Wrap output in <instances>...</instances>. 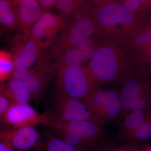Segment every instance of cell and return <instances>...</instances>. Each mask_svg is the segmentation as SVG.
Returning <instances> with one entry per match:
<instances>
[{"label":"cell","instance_id":"obj_1","mask_svg":"<svg viewBox=\"0 0 151 151\" xmlns=\"http://www.w3.org/2000/svg\"><path fill=\"white\" fill-rule=\"evenodd\" d=\"M95 85H122L137 68L134 55L127 44L97 40L96 52L86 65Z\"/></svg>","mask_w":151,"mask_h":151},{"label":"cell","instance_id":"obj_2","mask_svg":"<svg viewBox=\"0 0 151 151\" xmlns=\"http://www.w3.org/2000/svg\"><path fill=\"white\" fill-rule=\"evenodd\" d=\"M88 14L94 22L95 35L129 45L134 36L149 23L145 17L133 14L119 0H92Z\"/></svg>","mask_w":151,"mask_h":151},{"label":"cell","instance_id":"obj_3","mask_svg":"<svg viewBox=\"0 0 151 151\" xmlns=\"http://www.w3.org/2000/svg\"><path fill=\"white\" fill-rule=\"evenodd\" d=\"M58 94L84 101L96 86L86 65L58 70Z\"/></svg>","mask_w":151,"mask_h":151},{"label":"cell","instance_id":"obj_4","mask_svg":"<svg viewBox=\"0 0 151 151\" xmlns=\"http://www.w3.org/2000/svg\"><path fill=\"white\" fill-rule=\"evenodd\" d=\"M94 22L89 14L68 22L51 44L50 56L57 58L61 52L75 47L81 40L95 35Z\"/></svg>","mask_w":151,"mask_h":151},{"label":"cell","instance_id":"obj_5","mask_svg":"<svg viewBox=\"0 0 151 151\" xmlns=\"http://www.w3.org/2000/svg\"><path fill=\"white\" fill-rule=\"evenodd\" d=\"M64 141L77 151H84L94 145L101 132L98 124L88 121L57 122Z\"/></svg>","mask_w":151,"mask_h":151},{"label":"cell","instance_id":"obj_6","mask_svg":"<svg viewBox=\"0 0 151 151\" xmlns=\"http://www.w3.org/2000/svg\"><path fill=\"white\" fill-rule=\"evenodd\" d=\"M51 44L50 41L37 40L24 34L16 36L12 42L15 70L28 68L35 62L41 51Z\"/></svg>","mask_w":151,"mask_h":151},{"label":"cell","instance_id":"obj_7","mask_svg":"<svg viewBox=\"0 0 151 151\" xmlns=\"http://www.w3.org/2000/svg\"><path fill=\"white\" fill-rule=\"evenodd\" d=\"M151 85V78L145 68H137L134 73L122 84L120 101L122 111L120 119L129 112L133 102Z\"/></svg>","mask_w":151,"mask_h":151},{"label":"cell","instance_id":"obj_8","mask_svg":"<svg viewBox=\"0 0 151 151\" xmlns=\"http://www.w3.org/2000/svg\"><path fill=\"white\" fill-rule=\"evenodd\" d=\"M4 117L6 122L16 128L53 123L48 116L38 113L28 104L11 103Z\"/></svg>","mask_w":151,"mask_h":151},{"label":"cell","instance_id":"obj_9","mask_svg":"<svg viewBox=\"0 0 151 151\" xmlns=\"http://www.w3.org/2000/svg\"><path fill=\"white\" fill-rule=\"evenodd\" d=\"M56 103L59 120L67 122L83 120L98 124L84 101L58 94Z\"/></svg>","mask_w":151,"mask_h":151},{"label":"cell","instance_id":"obj_10","mask_svg":"<svg viewBox=\"0 0 151 151\" xmlns=\"http://www.w3.org/2000/svg\"><path fill=\"white\" fill-rule=\"evenodd\" d=\"M68 22L60 15L45 12L24 34L37 40L52 38L67 25Z\"/></svg>","mask_w":151,"mask_h":151},{"label":"cell","instance_id":"obj_11","mask_svg":"<svg viewBox=\"0 0 151 151\" xmlns=\"http://www.w3.org/2000/svg\"><path fill=\"white\" fill-rule=\"evenodd\" d=\"M18 28L26 32L44 13L36 0H13Z\"/></svg>","mask_w":151,"mask_h":151},{"label":"cell","instance_id":"obj_12","mask_svg":"<svg viewBox=\"0 0 151 151\" xmlns=\"http://www.w3.org/2000/svg\"><path fill=\"white\" fill-rule=\"evenodd\" d=\"M0 138L11 147L25 150L37 143L39 134L33 127H24L1 132Z\"/></svg>","mask_w":151,"mask_h":151},{"label":"cell","instance_id":"obj_13","mask_svg":"<svg viewBox=\"0 0 151 151\" xmlns=\"http://www.w3.org/2000/svg\"><path fill=\"white\" fill-rule=\"evenodd\" d=\"M11 78L27 90L30 94H36L41 91L46 80L44 71L27 68L14 70Z\"/></svg>","mask_w":151,"mask_h":151},{"label":"cell","instance_id":"obj_14","mask_svg":"<svg viewBox=\"0 0 151 151\" xmlns=\"http://www.w3.org/2000/svg\"><path fill=\"white\" fill-rule=\"evenodd\" d=\"M120 99V91L113 89H103L96 85L84 102L94 116L97 111Z\"/></svg>","mask_w":151,"mask_h":151},{"label":"cell","instance_id":"obj_15","mask_svg":"<svg viewBox=\"0 0 151 151\" xmlns=\"http://www.w3.org/2000/svg\"><path fill=\"white\" fill-rule=\"evenodd\" d=\"M93 6L92 0H58L56 8L59 15L69 22L88 13Z\"/></svg>","mask_w":151,"mask_h":151},{"label":"cell","instance_id":"obj_16","mask_svg":"<svg viewBox=\"0 0 151 151\" xmlns=\"http://www.w3.org/2000/svg\"><path fill=\"white\" fill-rule=\"evenodd\" d=\"M119 132L123 136L132 132L145 122L151 120V109L136 110L128 113L122 119Z\"/></svg>","mask_w":151,"mask_h":151},{"label":"cell","instance_id":"obj_17","mask_svg":"<svg viewBox=\"0 0 151 151\" xmlns=\"http://www.w3.org/2000/svg\"><path fill=\"white\" fill-rule=\"evenodd\" d=\"M0 93L6 97L12 103L28 104L29 92L16 81L10 78L6 84L0 85Z\"/></svg>","mask_w":151,"mask_h":151},{"label":"cell","instance_id":"obj_18","mask_svg":"<svg viewBox=\"0 0 151 151\" xmlns=\"http://www.w3.org/2000/svg\"><path fill=\"white\" fill-rule=\"evenodd\" d=\"M56 58L58 70L68 67L82 66L88 61L76 47L64 50Z\"/></svg>","mask_w":151,"mask_h":151},{"label":"cell","instance_id":"obj_19","mask_svg":"<svg viewBox=\"0 0 151 151\" xmlns=\"http://www.w3.org/2000/svg\"><path fill=\"white\" fill-rule=\"evenodd\" d=\"M0 28L2 29H17L13 0H0Z\"/></svg>","mask_w":151,"mask_h":151},{"label":"cell","instance_id":"obj_20","mask_svg":"<svg viewBox=\"0 0 151 151\" xmlns=\"http://www.w3.org/2000/svg\"><path fill=\"white\" fill-rule=\"evenodd\" d=\"M122 107L120 99L105 106L94 114L97 124L101 127L105 122L120 117Z\"/></svg>","mask_w":151,"mask_h":151},{"label":"cell","instance_id":"obj_21","mask_svg":"<svg viewBox=\"0 0 151 151\" xmlns=\"http://www.w3.org/2000/svg\"><path fill=\"white\" fill-rule=\"evenodd\" d=\"M151 44V22L146 25L134 36L129 44L134 52L141 51Z\"/></svg>","mask_w":151,"mask_h":151},{"label":"cell","instance_id":"obj_22","mask_svg":"<svg viewBox=\"0 0 151 151\" xmlns=\"http://www.w3.org/2000/svg\"><path fill=\"white\" fill-rule=\"evenodd\" d=\"M133 14L144 17L151 11V0H119Z\"/></svg>","mask_w":151,"mask_h":151},{"label":"cell","instance_id":"obj_23","mask_svg":"<svg viewBox=\"0 0 151 151\" xmlns=\"http://www.w3.org/2000/svg\"><path fill=\"white\" fill-rule=\"evenodd\" d=\"M135 142L151 139V120L142 124L137 129L122 136Z\"/></svg>","mask_w":151,"mask_h":151},{"label":"cell","instance_id":"obj_24","mask_svg":"<svg viewBox=\"0 0 151 151\" xmlns=\"http://www.w3.org/2000/svg\"><path fill=\"white\" fill-rule=\"evenodd\" d=\"M14 69L12 54L6 51H0V81H4L8 78Z\"/></svg>","mask_w":151,"mask_h":151},{"label":"cell","instance_id":"obj_25","mask_svg":"<svg viewBox=\"0 0 151 151\" xmlns=\"http://www.w3.org/2000/svg\"><path fill=\"white\" fill-rule=\"evenodd\" d=\"M97 46V40H95L92 37L81 40L75 47L89 60L95 54Z\"/></svg>","mask_w":151,"mask_h":151},{"label":"cell","instance_id":"obj_26","mask_svg":"<svg viewBox=\"0 0 151 151\" xmlns=\"http://www.w3.org/2000/svg\"><path fill=\"white\" fill-rule=\"evenodd\" d=\"M134 53L137 67L144 68L151 63V44L141 51Z\"/></svg>","mask_w":151,"mask_h":151},{"label":"cell","instance_id":"obj_27","mask_svg":"<svg viewBox=\"0 0 151 151\" xmlns=\"http://www.w3.org/2000/svg\"><path fill=\"white\" fill-rule=\"evenodd\" d=\"M47 149V151H77L63 140L53 137L49 139Z\"/></svg>","mask_w":151,"mask_h":151},{"label":"cell","instance_id":"obj_28","mask_svg":"<svg viewBox=\"0 0 151 151\" xmlns=\"http://www.w3.org/2000/svg\"><path fill=\"white\" fill-rule=\"evenodd\" d=\"M39 4L44 12L56 8L58 0H38Z\"/></svg>","mask_w":151,"mask_h":151},{"label":"cell","instance_id":"obj_29","mask_svg":"<svg viewBox=\"0 0 151 151\" xmlns=\"http://www.w3.org/2000/svg\"><path fill=\"white\" fill-rule=\"evenodd\" d=\"M11 103L10 100L6 97L0 93V118L4 116L5 113Z\"/></svg>","mask_w":151,"mask_h":151},{"label":"cell","instance_id":"obj_30","mask_svg":"<svg viewBox=\"0 0 151 151\" xmlns=\"http://www.w3.org/2000/svg\"><path fill=\"white\" fill-rule=\"evenodd\" d=\"M143 146L139 145L137 143L124 146L115 151H141Z\"/></svg>","mask_w":151,"mask_h":151},{"label":"cell","instance_id":"obj_31","mask_svg":"<svg viewBox=\"0 0 151 151\" xmlns=\"http://www.w3.org/2000/svg\"><path fill=\"white\" fill-rule=\"evenodd\" d=\"M0 151H14L10 147L4 142H0Z\"/></svg>","mask_w":151,"mask_h":151},{"label":"cell","instance_id":"obj_32","mask_svg":"<svg viewBox=\"0 0 151 151\" xmlns=\"http://www.w3.org/2000/svg\"><path fill=\"white\" fill-rule=\"evenodd\" d=\"M141 151H151V145L143 146Z\"/></svg>","mask_w":151,"mask_h":151},{"label":"cell","instance_id":"obj_33","mask_svg":"<svg viewBox=\"0 0 151 151\" xmlns=\"http://www.w3.org/2000/svg\"><path fill=\"white\" fill-rule=\"evenodd\" d=\"M146 71L151 78V63L145 67Z\"/></svg>","mask_w":151,"mask_h":151},{"label":"cell","instance_id":"obj_34","mask_svg":"<svg viewBox=\"0 0 151 151\" xmlns=\"http://www.w3.org/2000/svg\"><path fill=\"white\" fill-rule=\"evenodd\" d=\"M3 32V29H1V28H0V35H1L2 34Z\"/></svg>","mask_w":151,"mask_h":151},{"label":"cell","instance_id":"obj_35","mask_svg":"<svg viewBox=\"0 0 151 151\" xmlns=\"http://www.w3.org/2000/svg\"><path fill=\"white\" fill-rule=\"evenodd\" d=\"M24 151V150H21V151Z\"/></svg>","mask_w":151,"mask_h":151}]
</instances>
